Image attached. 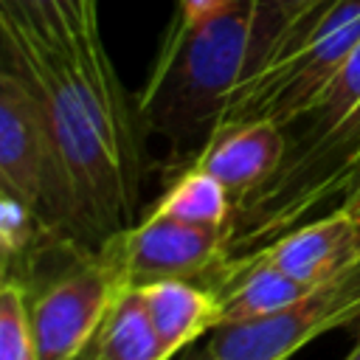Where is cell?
<instances>
[{
    "mask_svg": "<svg viewBox=\"0 0 360 360\" xmlns=\"http://www.w3.org/2000/svg\"><path fill=\"white\" fill-rule=\"evenodd\" d=\"M3 62L39 96L84 248H101L141 214L143 129L101 45L62 51L0 3Z\"/></svg>",
    "mask_w": 360,
    "mask_h": 360,
    "instance_id": "cell-1",
    "label": "cell"
},
{
    "mask_svg": "<svg viewBox=\"0 0 360 360\" xmlns=\"http://www.w3.org/2000/svg\"><path fill=\"white\" fill-rule=\"evenodd\" d=\"M174 17L135 112L143 135L166 143L174 174L188 169L214 129L236 84L248 73L253 0H174Z\"/></svg>",
    "mask_w": 360,
    "mask_h": 360,
    "instance_id": "cell-2",
    "label": "cell"
},
{
    "mask_svg": "<svg viewBox=\"0 0 360 360\" xmlns=\"http://www.w3.org/2000/svg\"><path fill=\"white\" fill-rule=\"evenodd\" d=\"M360 45V0H332L284 31L267 59L248 73L219 124L267 118L284 129L301 121L349 53Z\"/></svg>",
    "mask_w": 360,
    "mask_h": 360,
    "instance_id": "cell-3",
    "label": "cell"
},
{
    "mask_svg": "<svg viewBox=\"0 0 360 360\" xmlns=\"http://www.w3.org/2000/svg\"><path fill=\"white\" fill-rule=\"evenodd\" d=\"M360 180V104L329 132L292 141L278 172L233 208L231 253H250L301 225Z\"/></svg>",
    "mask_w": 360,
    "mask_h": 360,
    "instance_id": "cell-4",
    "label": "cell"
},
{
    "mask_svg": "<svg viewBox=\"0 0 360 360\" xmlns=\"http://www.w3.org/2000/svg\"><path fill=\"white\" fill-rule=\"evenodd\" d=\"M0 188L34 208L70 242L84 245L42 101L6 62L0 68Z\"/></svg>",
    "mask_w": 360,
    "mask_h": 360,
    "instance_id": "cell-5",
    "label": "cell"
},
{
    "mask_svg": "<svg viewBox=\"0 0 360 360\" xmlns=\"http://www.w3.org/2000/svg\"><path fill=\"white\" fill-rule=\"evenodd\" d=\"M354 321H360V262L264 318L219 323L202 352L211 360H290L312 338Z\"/></svg>",
    "mask_w": 360,
    "mask_h": 360,
    "instance_id": "cell-6",
    "label": "cell"
},
{
    "mask_svg": "<svg viewBox=\"0 0 360 360\" xmlns=\"http://www.w3.org/2000/svg\"><path fill=\"white\" fill-rule=\"evenodd\" d=\"M124 284L101 250H79L73 264L28 298L37 360L82 357L93 346Z\"/></svg>",
    "mask_w": 360,
    "mask_h": 360,
    "instance_id": "cell-7",
    "label": "cell"
},
{
    "mask_svg": "<svg viewBox=\"0 0 360 360\" xmlns=\"http://www.w3.org/2000/svg\"><path fill=\"white\" fill-rule=\"evenodd\" d=\"M124 287L158 278H202L231 259V231L143 214L101 248Z\"/></svg>",
    "mask_w": 360,
    "mask_h": 360,
    "instance_id": "cell-8",
    "label": "cell"
},
{
    "mask_svg": "<svg viewBox=\"0 0 360 360\" xmlns=\"http://www.w3.org/2000/svg\"><path fill=\"white\" fill-rule=\"evenodd\" d=\"M287 146L290 141L284 127L276 121H228L214 129L191 166L214 174L228 188L236 208L278 172L287 158Z\"/></svg>",
    "mask_w": 360,
    "mask_h": 360,
    "instance_id": "cell-9",
    "label": "cell"
},
{
    "mask_svg": "<svg viewBox=\"0 0 360 360\" xmlns=\"http://www.w3.org/2000/svg\"><path fill=\"white\" fill-rule=\"evenodd\" d=\"M250 253L295 278L298 284L318 287L360 262V222L352 219L343 208H335L312 222H301L284 231Z\"/></svg>",
    "mask_w": 360,
    "mask_h": 360,
    "instance_id": "cell-10",
    "label": "cell"
},
{
    "mask_svg": "<svg viewBox=\"0 0 360 360\" xmlns=\"http://www.w3.org/2000/svg\"><path fill=\"white\" fill-rule=\"evenodd\" d=\"M211 276L214 292L219 298V323L264 318L309 290L273 264L262 262L256 253L231 256Z\"/></svg>",
    "mask_w": 360,
    "mask_h": 360,
    "instance_id": "cell-11",
    "label": "cell"
},
{
    "mask_svg": "<svg viewBox=\"0 0 360 360\" xmlns=\"http://www.w3.org/2000/svg\"><path fill=\"white\" fill-rule=\"evenodd\" d=\"M138 292L169 357L219 326V298L214 287H200L194 278H158L141 284Z\"/></svg>",
    "mask_w": 360,
    "mask_h": 360,
    "instance_id": "cell-12",
    "label": "cell"
},
{
    "mask_svg": "<svg viewBox=\"0 0 360 360\" xmlns=\"http://www.w3.org/2000/svg\"><path fill=\"white\" fill-rule=\"evenodd\" d=\"M90 360H172L152 326L138 287H124L118 292L90 346Z\"/></svg>",
    "mask_w": 360,
    "mask_h": 360,
    "instance_id": "cell-13",
    "label": "cell"
},
{
    "mask_svg": "<svg viewBox=\"0 0 360 360\" xmlns=\"http://www.w3.org/2000/svg\"><path fill=\"white\" fill-rule=\"evenodd\" d=\"M143 214L180 219L188 225H208V228H228L233 219V197L228 188L208 172L188 166L166 186V191L155 200V205Z\"/></svg>",
    "mask_w": 360,
    "mask_h": 360,
    "instance_id": "cell-14",
    "label": "cell"
},
{
    "mask_svg": "<svg viewBox=\"0 0 360 360\" xmlns=\"http://www.w3.org/2000/svg\"><path fill=\"white\" fill-rule=\"evenodd\" d=\"M62 51L101 45L98 0H0Z\"/></svg>",
    "mask_w": 360,
    "mask_h": 360,
    "instance_id": "cell-15",
    "label": "cell"
},
{
    "mask_svg": "<svg viewBox=\"0 0 360 360\" xmlns=\"http://www.w3.org/2000/svg\"><path fill=\"white\" fill-rule=\"evenodd\" d=\"M51 239H65L51 222H45L34 208L22 200L0 188V256H3V276H25L34 270L42 250H48Z\"/></svg>",
    "mask_w": 360,
    "mask_h": 360,
    "instance_id": "cell-16",
    "label": "cell"
},
{
    "mask_svg": "<svg viewBox=\"0 0 360 360\" xmlns=\"http://www.w3.org/2000/svg\"><path fill=\"white\" fill-rule=\"evenodd\" d=\"M360 104V45L349 53L338 76L329 82V87L321 93V98L312 104V110L295 121L301 124V132L292 141H312L338 127L354 107Z\"/></svg>",
    "mask_w": 360,
    "mask_h": 360,
    "instance_id": "cell-17",
    "label": "cell"
},
{
    "mask_svg": "<svg viewBox=\"0 0 360 360\" xmlns=\"http://www.w3.org/2000/svg\"><path fill=\"white\" fill-rule=\"evenodd\" d=\"M0 360H37L28 315V281L3 276L0 287Z\"/></svg>",
    "mask_w": 360,
    "mask_h": 360,
    "instance_id": "cell-18",
    "label": "cell"
},
{
    "mask_svg": "<svg viewBox=\"0 0 360 360\" xmlns=\"http://www.w3.org/2000/svg\"><path fill=\"white\" fill-rule=\"evenodd\" d=\"M326 3L332 0H253V37H250L248 73H253L267 59V53L278 45V39L290 25H295L301 17L312 14Z\"/></svg>",
    "mask_w": 360,
    "mask_h": 360,
    "instance_id": "cell-19",
    "label": "cell"
},
{
    "mask_svg": "<svg viewBox=\"0 0 360 360\" xmlns=\"http://www.w3.org/2000/svg\"><path fill=\"white\" fill-rule=\"evenodd\" d=\"M352 219H357L360 222V180L352 186V191L343 197V205H340Z\"/></svg>",
    "mask_w": 360,
    "mask_h": 360,
    "instance_id": "cell-20",
    "label": "cell"
},
{
    "mask_svg": "<svg viewBox=\"0 0 360 360\" xmlns=\"http://www.w3.org/2000/svg\"><path fill=\"white\" fill-rule=\"evenodd\" d=\"M346 360H360V340H357V343H354V349L346 354Z\"/></svg>",
    "mask_w": 360,
    "mask_h": 360,
    "instance_id": "cell-21",
    "label": "cell"
},
{
    "mask_svg": "<svg viewBox=\"0 0 360 360\" xmlns=\"http://www.w3.org/2000/svg\"><path fill=\"white\" fill-rule=\"evenodd\" d=\"M191 360H211V357H208V354L202 352V354H197V357H191Z\"/></svg>",
    "mask_w": 360,
    "mask_h": 360,
    "instance_id": "cell-22",
    "label": "cell"
},
{
    "mask_svg": "<svg viewBox=\"0 0 360 360\" xmlns=\"http://www.w3.org/2000/svg\"><path fill=\"white\" fill-rule=\"evenodd\" d=\"M76 360H90V349H87V352H84L82 357H76Z\"/></svg>",
    "mask_w": 360,
    "mask_h": 360,
    "instance_id": "cell-23",
    "label": "cell"
}]
</instances>
